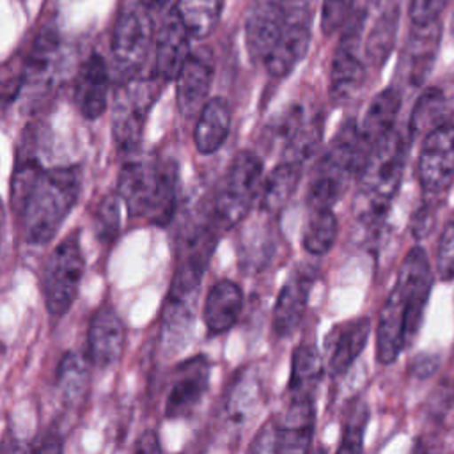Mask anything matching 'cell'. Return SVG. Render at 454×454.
I'll list each match as a JSON object with an SVG mask.
<instances>
[{
  "label": "cell",
  "mask_w": 454,
  "mask_h": 454,
  "mask_svg": "<svg viewBox=\"0 0 454 454\" xmlns=\"http://www.w3.org/2000/svg\"><path fill=\"white\" fill-rule=\"evenodd\" d=\"M60 50V37L55 25H46L41 28L37 37L34 39L28 55L23 62V89H30L34 92H41L57 66ZM21 89V90H23Z\"/></svg>",
  "instance_id": "484cf974"
},
{
  "label": "cell",
  "mask_w": 454,
  "mask_h": 454,
  "mask_svg": "<svg viewBox=\"0 0 454 454\" xmlns=\"http://www.w3.org/2000/svg\"><path fill=\"white\" fill-rule=\"evenodd\" d=\"M339 222L332 207H310L303 231L301 247L310 255H325L337 239Z\"/></svg>",
  "instance_id": "d6a6232c"
},
{
  "label": "cell",
  "mask_w": 454,
  "mask_h": 454,
  "mask_svg": "<svg viewBox=\"0 0 454 454\" xmlns=\"http://www.w3.org/2000/svg\"><path fill=\"white\" fill-rule=\"evenodd\" d=\"M261 401V383L254 371H243L231 381L223 401V427L239 431L257 413Z\"/></svg>",
  "instance_id": "4316f807"
},
{
  "label": "cell",
  "mask_w": 454,
  "mask_h": 454,
  "mask_svg": "<svg viewBox=\"0 0 454 454\" xmlns=\"http://www.w3.org/2000/svg\"><path fill=\"white\" fill-rule=\"evenodd\" d=\"M355 0H323L321 7V30L325 35H332L344 27L351 16Z\"/></svg>",
  "instance_id": "60d3db41"
},
{
  "label": "cell",
  "mask_w": 454,
  "mask_h": 454,
  "mask_svg": "<svg viewBox=\"0 0 454 454\" xmlns=\"http://www.w3.org/2000/svg\"><path fill=\"white\" fill-rule=\"evenodd\" d=\"M362 165L364 158L360 151L358 122L349 117L339 126L314 167L307 190L309 207H333L346 192L349 181L353 177L356 179Z\"/></svg>",
  "instance_id": "5b68a950"
},
{
  "label": "cell",
  "mask_w": 454,
  "mask_h": 454,
  "mask_svg": "<svg viewBox=\"0 0 454 454\" xmlns=\"http://www.w3.org/2000/svg\"><path fill=\"white\" fill-rule=\"evenodd\" d=\"M369 406L358 399L355 401L342 422V433L337 450L339 452H360L364 449V434L369 422Z\"/></svg>",
  "instance_id": "8d00e7d4"
},
{
  "label": "cell",
  "mask_w": 454,
  "mask_h": 454,
  "mask_svg": "<svg viewBox=\"0 0 454 454\" xmlns=\"http://www.w3.org/2000/svg\"><path fill=\"white\" fill-rule=\"evenodd\" d=\"M82 183L83 174L78 165L43 170L18 213L28 245H46L55 238L82 193Z\"/></svg>",
  "instance_id": "277c9868"
},
{
  "label": "cell",
  "mask_w": 454,
  "mask_h": 454,
  "mask_svg": "<svg viewBox=\"0 0 454 454\" xmlns=\"http://www.w3.org/2000/svg\"><path fill=\"white\" fill-rule=\"evenodd\" d=\"M231 133V108L229 103L216 96L209 98L200 114L197 115L193 142L200 154L216 153Z\"/></svg>",
  "instance_id": "83f0119b"
},
{
  "label": "cell",
  "mask_w": 454,
  "mask_h": 454,
  "mask_svg": "<svg viewBox=\"0 0 454 454\" xmlns=\"http://www.w3.org/2000/svg\"><path fill=\"white\" fill-rule=\"evenodd\" d=\"M190 32L183 25L176 9L161 21L154 37L153 73L163 82L176 80L179 69L190 57Z\"/></svg>",
  "instance_id": "44dd1931"
},
{
  "label": "cell",
  "mask_w": 454,
  "mask_h": 454,
  "mask_svg": "<svg viewBox=\"0 0 454 454\" xmlns=\"http://www.w3.org/2000/svg\"><path fill=\"white\" fill-rule=\"evenodd\" d=\"M163 80L154 73L138 74L115 83L112 103V137L115 147L126 156L138 151L151 106L156 103Z\"/></svg>",
  "instance_id": "52a82bcc"
},
{
  "label": "cell",
  "mask_w": 454,
  "mask_h": 454,
  "mask_svg": "<svg viewBox=\"0 0 454 454\" xmlns=\"http://www.w3.org/2000/svg\"><path fill=\"white\" fill-rule=\"evenodd\" d=\"M403 94L397 87L390 85L380 90L369 103L362 122L358 124V138L364 163L371 151L395 129V121L401 110ZM364 167V165H362Z\"/></svg>",
  "instance_id": "7402d4cb"
},
{
  "label": "cell",
  "mask_w": 454,
  "mask_h": 454,
  "mask_svg": "<svg viewBox=\"0 0 454 454\" xmlns=\"http://www.w3.org/2000/svg\"><path fill=\"white\" fill-rule=\"evenodd\" d=\"M35 450H39V452H60L62 450V440L55 433H48L41 440V443L35 447Z\"/></svg>",
  "instance_id": "f6af8a7d"
},
{
  "label": "cell",
  "mask_w": 454,
  "mask_h": 454,
  "mask_svg": "<svg viewBox=\"0 0 454 454\" xmlns=\"http://www.w3.org/2000/svg\"><path fill=\"white\" fill-rule=\"evenodd\" d=\"M248 450L250 452H277V422L275 420L266 422L257 431Z\"/></svg>",
  "instance_id": "7bdbcfd3"
},
{
  "label": "cell",
  "mask_w": 454,
  "mask_h": 454,
  "mask_svg": "<svg viewBox=\"0 0 454 454\" xmlns=\"http://www.w3.org/2000/svg\"><path fill=\"white\" fill-rule=\"evenodd\" d=\"M314 395H289L284 417L277 422V452L309 450L314 438Z\"/></svg>",
  "instance_id": "cb8c5ba5"
},
{
  "label": "cell",
  "mask_w": 454,
  "mask_h": 454,
  "mask_svg": "<svg viewBox=\"0 0 454 454\" xmlns=\"http://www.w3.org/2000/svg\"><path fill=\"white\" fill-rule=\"evenodd\" d=\"M243 309V291L241 287L227 278L215 282L202 307V321L207 335L216 337L229 332L239 319Z\"/></svg>",
  "instance_id": "d4e9b609"
},
{
  "label": "cell",
  "mask_w": 454,
  "mask_h": 454,
  "mask_svg": "<svg viewBox=\"0 0 454 454\" xmlns=\"http://www.w3.org/2000/svg\"><path fill=\"white\" fill-rule=\"evenodd\" d=\"M179 167L172 158L131 153L124 160L117 193L131 218L165 227L177 209Z\"/></svg>",
  "instance_id": "7a4b0ae2"
},
{
  "label": "cell",
  "mask_w": 454,
  "mask_h": 454,
  "mask_svg": "<svg viewBox=\"0 0 454 454\" xmlns=\"http://www.w3.org/2000/svg\"><path fill=\"white\" fill-rule=\"evenodd\" d=\"M307 119L309 117L305 108L300 103H293L268 124V138L284 147L298 133Z\"/></svg>",
  "instance_id": "74e56055"
},
{
  "label": "cell",
  "mask_w": 454,
  "mask_h": 454,
  "mask_svg": "<svg viewBox=\"0 0 454 454\" xmlns=\"http://www.w3.org/2000/svg\"><path fill=\"white\" fill-rule=\"evenodd\" d=\"M213 83V66L202 57L190 53L183 67L176 76V103L179 114L192 119L200 114L209 99V90Z\"/></svg>",
  "instance_id": "603a6c76"
},
{
  "label": "cell",
  "mask_w": 454,
  "mask_h": 454,
  "mask_svg": "<svg viewBox=\"0 0 454 454\" xmlns=\"http://www.w3.org/2000/svg\"><path fill=\"white\" fill-rule=\"evenodd\" d=\"M211 362L206 355H195L179 362L170 376L165 399L167 419L190 417L209 390Z\"/></svg>",
  "instance_id": "4fadbf2b"
},
{
  "label": "cell",
  "mask_w": 454,
  "mask_h": 454,
  "mask_svg": "<svg viewBox=\"0 0 454 454\" xmlns=\"http://www.w3.org/2000/svg\"><path fill=\"white\" fill-rule=\"evenodd\" d=\"M417 179L426 202L442 199L454 183V122L431 129L424 138L417 160Z\"/></svg>",
  "instance_id": "8fae6325"
},
{
  "label": "cell",
  "mask_w": 454,
  "mask_h": 454,
  "mask_svg": "<svg viewBox=\"0 0 454 454\" xmlns=\"http://www.w3.org/2000/svg\"><path fill=\"white\" fill-rule=\"evenodd\" d=\"M287 20L284 0H252L245 18V44L252 62H262L275 48Z\"/></svg>",
  "instance_id": "9a60e30c"
},
{
  "label": "cell",
  "mask_w": 454,
  "mask_h": 454,
  "mask_svg": "<svg viewBox=\"0 0 454 454\" xmlns=\"http://www.w3.org/2000/svg\"><path fill=\"white\" fill-rule=\"evenodd\" d=\"M223 0H177L176 12L192 37H207L218 25Z\"/></svg>",
  "instance_id": "e575fe53"
},
{
  "label": "cell",
  "mask_w": 454,
  "mask_h": 454,
  "mask_svg": "<svg viewBox=\"0 0 454 454\" xmlns=\"http://www.w3.org/2000/svg\"><path fill=\"white\" fill-rule=\"evenodd\" d=\"M436 273L442 280H454V215L447 220L438 239Z\"/></svg>",
  "instance_id": "ab89813d"
},
{
  "label": "cell",
  "mask_w": 454,
  "mask_h": 454,
  "mask_svg": "<svg viewBox=\"0 0 454 454\" xmlns=\"http://www.w3.org/2000/svg\"><path fill=\"white\" fill-rule=\"evenodd\" d=\"M449 0H410V20L411 23H431L440 20V14Z\"/></svg>",
  "instance_id": "b9f144b4"
},
{
  "label": "cell",
  "mask_w": 454,
  "mask_h": 454,
  "mask_svg": "<svg viewBox=\"0 0 454 454\" xmlns=\"http://www.w3.org/2000/svg\"><path fill=\"white\" fill-rule=\"evenodd\" d=\"M85 273V255L80 245V232H69L44 259L41 289L46 310L51 316H64L74 303Z\"/></svg>",
  "instance_id": "9c48e42d"
},
{
  "label": "cell",
  "mask_w": 454,
  "mask_h": 454,
  "mask_svg": "<svg viewBox=\"0 0 454 454\" xmlns=\"http://www.w3.org/2000/svg\"><path fill=\"white\" fill-rule=\"evenodd\" d=\"M326 365L321 353L310 342L294 348L289 374V395H314Z\"/></svg>",
  "instance_id": "f546056e"
},
{
  "label": "cell",
  "mask_w": 454,
  "mask_h": 454,
  "mask_svg": "<svg viewBox=\"0 0 454 454\" xmlns=\"http://www.w3.org/2000/svg\"><path fill=\"white\" fill-rule=\"evenodd\" d=\"M310 37V9L307 0H294L287 4V20L284 30L275 48L264 60L270 76H287L307 55Z\"/></svg>",
  "instance_id": "5bb4252c"
},
{
  "label": "cell",
  "mask_w": 454,
  "mask_h": 454,
  "mask_svg": "<svg viewBox=\"0 0 454 454\" xmlns=\"http://www.w3.org/2000/svg\"><path fill=\"white\" fill-rule=\"evenodd\" d=\"M408 131L394 129L367 156L356 176L353 211L367 229L380 227L399 192L410 149Z\"/></svg>",
  "instance_id": "3957f363"
},
{
  "label": "cell",
  "mask_w": 454,
  "mask_h": 454,
  "mask_svg": "<svg viewBox=\"0 0 454 454\" xmlns=\"http://www.w3.org/2000/svg\"><path fill=\"white\" fill-rule=\"evenodd\" d=\"M142 4L122 9L112 32V80L126 82L142 74L151 48L154 46V27Z\"/></svg>",
  "instance_id": "30bf717a"
},
{
  "label": "cell",
  "mask_w": 454,
  "mask_h": 454,
  "mask_svg": "<svg viewBox=\"0 0 454 454\" xmlns=\"http://www.w3.org/2000/svg\"><path fill=\"white\" fill-rule=\"evenodd\" d=\"M168 0H138V4H142L145 9H149V11H153V9H161V7H165V4H167Z\"/></svg>",
  "instance_id": "7dc6e473"
},
{
  "label": "cell",
  "mask_w": 454,
  "mask_h": 454,
  "mask_svg": "<svg viewBox=\"0 0 454 454\" xmlns=\"http://www.w3.org/2000/svg\"><path fill=\"white\" fill-rule=\"evenodd\" d=\"M284 2H286V4H291V2H294V0H284Z\"/></svg>",
  "instance_id": "681fc988"
},
{
  "label": "cell",
  "mask_w": 454,
  "mask_h": 454,
  "mask_svg": "<svg viewBox=\"0 0 454 454\" xmlns=\"http://www.w3.org/2000/svg\"><path fill=\"white\" fill-rule=\"evenodd\" d=\"M397 4H399V0H367V9H372L376 12V11H381L385 7L397 5Z\"/></svg>",
  "instance_id": "bcb514c9"
},
{
  "label": "cell",
  "mask_w": 454,
  "mask_h": 454,
  "mask_svg": "<svg viewBox=\"0 0 454 454\" xmlns=\"http://www.w3.org/2000/svg\"><path fill=\"white\" fill-rule=\"evenodd\" d=\"M450 32L454 34V14H452V21H450Z\"/></svg>",
  "instance_id": "c3c4849f"
},
{
  "label": "cell",
  "mask_w": 454,
  "mask_h": 454,
  "mask_svg": "<svg viewBox=\"0 0 454 454\" xmlns=\"http://www.w3.org/2000/svg\"><path fill=\"white\" fill-rule=\"evenodd\" d=\"M371 317L360 316L335 325L325 339L326 371L337 378L346 374L364 351L371 335Z\"/></svg>",
  "instance_id": "ffe728a7"
},
{
  "label": "cell",
  "mask_w": 454,
  "mask_h": 454,
  "mask_svg": "<svg viewBox=\"0 0 454 454\" xmlns=\"http://www.w3.org/2000/svg\"><path fill=\"white\" fill-rule=\"evenodd\" d=\"M316 266L303 262L296 266L282 284L271 316V328L277 337H289L301 323L309 305V294L316 282Z\"/></svg>",
  "instance_id": "2e32d148"
},
{
  "label": "cell",
  "mask_w": 454,
  "mask_h": 454,
  "mask_svg": "<svg viewBox=\"0 0 454 454\" xmlns=\"http://www.w3.org/2000/svg\"><path fill=\"white\" fill-rule=\"evenodd\" d=\"M121 195L108 193L103 197L96 211V232L105 243H112L121 229Z\"/></svg>",
  "instance_id": "f35d334b"
},
{
  "label": "cell",
  "mask_w": 454,
  "mask_h": 454,
  "mask_svg": "<svg viewBox=\"0 0 454 454\" xmlns=\"http://www.w3.org/2000/svg\"><path fill=\"white\" fill-rule=\"evenodd\" d=\"M447 121V99L443 92L436 87L426 89L415 101L410 121L408 137L413 142L419 135L426 137L431 129Z\"/></svg>",
  "instance_id": "836d02e7"
},
{
  "label": "cell",
  "mask_w": 454,
  "mask_h": 454,
  "mask_svg": "<svg viewBox=\"0 0 454 454\" xmlns=\"http://www.w3.org/2000/svg\"><path fill=\"white\" fill-rule=\"evenodd\" d=\"M442 39V23L440 20L431 23H411L410 34L406 37L397 74L403 83L408 87H419L427 78Z\"/></svg>",
  "instance_id": "e0dca14e"
},
{
  "label": "cell",
  "mask_w": 454,
  "mask_h": 454,
  "mask_svg": "<svg viewBox=\"0 0 454 454\" xmlns=\"http://www.w3.org/2000/svg\"><path fill=\"white\" fill-rule=\"evenodd\" d=\"M270 225H252L250 231L239 238V266L247 271H259L273 255V239Z\"/></svg>",
  "instance_id": "d590c367"
},
{
  "label": "cell",
  "mask_w": 454,
  "mask_h": 454,
  "mask_svg": "<svg viewBox=\"0 0 454 454\" xmlns=\"http://www.w3.org/2000/svg\"><path fill=\"white\" fill-rule=\"evenodd\" d=\"M135 452H161V445H160V438L158 433L153 429L144 431L138 440L133 445Z\"/></svg>",
  "instance_id": "ee69618b"
},
{
  "label": "cell",
  "mask_w": 454,
  "mask_h": 454,
  "mask_svg": "<svg viewBox=\"0 0 454 454\" xmlns=\"http://www.w3.org/2000/svg\"><path fill=\"white\" fill-rule=\"evenodd\" d=\"M262 161L250 151L243 149L234 154L225 174L215 192L211 204V216L223 232L243 222L262 188Z\"/></svg>",
  "instance_id": "8992f818"
},
{
  "label": "cell",
  "mask_w": 454,
  "mask_h": 454,
  "mask_svg": "<svg viewBox=\"0 0 454 454\" xmlns=\"http://www.w3.org/2000/svg\"><path fill=\"white\" fill-rule=\"evenodd\" d=\"M222 231L211 213L183 232L177 243L176 266L170 278L167 300L195 303L202 277L211 262Z\"/></svg>",
  "instance_id": "ba28073f"
},
{
  "label": "cell",
  "mask_w": 454,
  "mask_h": 454,
  "mask_svg": "<svg viewBox=\"0 0 454 454\" xmlns=\"http://www.w3.org/2000/svg\"><path fill=\"white\" fill-rule=\"evenodd\" d=\"M303 165L282 160L278 161L266 181L262 183L261 195H259V209L264 215L278 216L280 211L287 206L291 197L294 195L300 177H301Z\"/></svg>",
  "instance_id": "f1b7e54d"
},
{
  "label": "cell",
  "mask_w": 454,
  "mask_h": 454,
  "mask_svg": "<svg viewBox=\"0 0 454 454\" xmlns=\"http://www.w3.org/2000/svg\"><path fill=\"white\" fill-rule=\"evenodd\" d=\"M399 28V4L376 11L367 39H365V60L374 67H381L394 50L395 35Z\"/></svg>",
  "instance_id": "1f68e13d"
},
{
  "label": "cell",
  "mask_w": 454,
  "mask_h": 454,
  "mask_svg": "<svg viewBox=\"0 0 454 454\" xmlns=\"http://www.w3.org/2000/svg\"><path fill=\"white\" fill-rule=\"evenodd\" d=\"M364 21L365 9L351 14L342 27V37L333 53L328 74V96L333 105L349 101L364 83L365 64L358 57Z\"/></svg>",
  "instance_id": "7c38bea8"
},
{
  "label": "cell",
  "mask_w": 454,
  "mask_h": 454,
  "mask_svg": "<svg viewBox=\"0 0 454 454\" xmlns=\"http://www.w3.org/2000/svg\"><path fill=\"white\" fill-rule=\"evenodd\" d=\"M90 358L85 353L80 351H66L59 364H57V372H55V383L60 399L67 404L73 406L78 401L83 399L87 383H89V374H90Z\"/></svg>",
  "instance_id": "4dcf8cb0"
},
{
  "label": "cell",
  "mask_w": 454,
  "mask_h": 454,
  "mask_svg": "<svg viewBox=\"0 0 454 454\" xmlns=\"http://www.w3.org/2000/svg\"><path fill=\"white\" fill-rule=\"evenodd\" d=\"M126 346V326L114 307L105 305L96 310L87 328V355L90 362L106 369L115 365Z\"/></svg>",
  "instance_id": "d6986e66"
},
{
  "label": "cell",
  "mask_w": 454,
  "mask_h": 454,
  "mask_svg": "<svg viewBox=\"0 0 454 454\" xmlns=\"http://www.w3.org/2000/svg\"><path fill=\"white\" fill-rule=\"evenodd\" d=\"M110 82L112 71L103 55L90 53L82 62L73 85V101L87 121H94L105 114Z\"/></svg>",
  "instance_id": "ac0fdd59"
},
{
  "label": "cell",
  "mask_w": 454,
  "mask_h": 454,
  "mask_svg": "<svg viewBox=\"0 0 454 454\" xmlns=\"http://www.w3.org/2000/svg\"><path fill=\"white\" fill-rule=\"evenodd\" d=\"M433 287V270L422 247L404 255L376 325V358L392 364L417 335Z\"/></svg>",
  "instance_id": "6da1fadb"
}]
</instances>
